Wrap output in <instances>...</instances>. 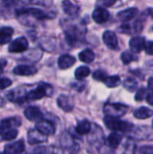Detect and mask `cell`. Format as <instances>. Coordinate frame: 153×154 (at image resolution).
I'll return each mask as SVG.
<instances>
[{"instance_id":"1","label":"cell","mask_w":153,"mask_h":154,"mask_svg":"<svg viewBox=\"0 0 153 154\" xmlns=\"http://www.w3.org/2000/svg\"><path fill=\"white\" fill-rule=\"evenodd\" d=\"M21 120L17 117L4 119L0 123V137L5 141L14 140L18 135L17 126H20Z\"/></svg>"},{"instance_id":"2","label":"cell","mask_w":153,"mask_h":154,"mask_svg":"<svg viewBox=\"0 0 153 154\" xmlns=\"http://www.w3.org/2000/svg\"><path fill=\"white\" fill-rule=\"evenodd\" d=\"M104 123L108 129L113 131H121L124 133H128L131 132L133 128V125L129 122L122 121L118 118L107 116H106V117L104 118Z\"/></svg>"},{"instance_id":"3","label":"cell","mask_w":153,"mask_h":154,"mask_svg":"<svg viewBox=\"0 0 153 154\" xmlns=\"http://www.w3.org/2000/svg\"><path fill=\"white\" fill-rule=\"evenodd\" d=\"M53 93L52 88L47 83H41L35 89L31 90L26 94L27 100H39L44 97H50Z\"/></svg>"},{"instance_id":"4","label":"cell","mask_w":153,"mask_h":154,"mask_svg":"<svg viewBox=\"0 0 153 154\" xmlns=\"http://www.w3.org/2000/svg\"><path fill=\"white\" fill-rule=\"evenodd\" d=\"M128 111V106L124 104L107 103L104 106V113L107 116L119 118L124 116Z\"/></svg>"},{"instance_id":"5","label":"cell","mask_w":153,"mask_h":154,"mask_svg":"<svg viewBox=\"0 0 153 154\" xmlns=\"http://www.w3.org/2000/svg\"><path fill=\"white\" fill-rule=\"evenodd\" d=\"M64 32L66 34V39L70 45H74L78 41H80L81 37L84 36L86 32H82L79 26L75 24H68L64 28Z\"/></svg>"},{"instance_id":"6","label":"cell","mask_w":153,"mask_h":154,"mask_svg":"<svg viewBox=\"0 0 153 154\" xmlns=\"http://www.w3.org/2000/svg\"><path fill=\"white\" fill-rule=\"evenodd\" d=\"M143 27L142 23L140 20L137 21H133V22H127L124 23L123 25L119 27V31L122 33H126V34H137L142 32Z\"/></svg>"},{"instance_id":"7","label":"cell","mask_w":153,"mask_h":154,"mask_svg":"<svg viewBox=\"0 0 153 154\" xmlns=\"http://www.w3.org/2000/svg\"><path fill=\"white\" fill-rule=\"evenodd\" d=\"M17 15L18 16H25V17L27 16V17L33 18L35 20H43L45 18H48L47 14H45L43 11H41V9L32 8V7L18 11Z\"/></svg>"},{"instance_id":"8","label":"cell","mask_w":153,"mask_h":154,"mask_svg":"<svg viewBox=\"0 0 153 154\" xmlns=\"http://www.w3.org/2000/svg\"><path fill=\"white\" fill-rule=\"evenodd\" d=\"M27 49H28V41L24 37H20L14 40L8 47L9 52H13V53L23 52Z\"/></svg>"},{"instance_id":"9","label":"cell","mask_w":153,"mask_h":154,"mask_svg":"<svg viewBox=\"0 0 153 154\" xmlns=\"http://www.w3.org/2000/svg\"><path fill=\"white\" fill-rule=\"evenodd\" d=\"M27 140L30 144H38L47 141V135L41 134L40 131L35 129H31L27 134Z\"/></svg>"},{"instance_id":"10","label":"cell","mask_w":153,"mask_h":154,"mask_svg":"<svg viewBox=\"0 0 153 154\" xmlns=\"http://www.w3.org/2000/svg\"><path fill=\"white\" fill-rule=\"evenodd\" d=\"M104 43L111 50L118 49V39L116 34L112 31H106L103 34Z\"/></svg>"},{"instance_id":"11","label":"cell","mask_w":153,"mask_h":154,"mask_svg":"<svg viewBox=\"0 0 153 154\" xmlns=\"http://www.w3.org/2000/svg\"><path fill=\"white\" fill-rule=\"evenodd\" d=\"M145 45H146L145 39L141 36L133 37L129 42L130 49L133 53H139V52L142 51L145 49Z\"/></svg>"},{"instance_id":"12","label":"cell","mask_w":153,"mask_h":154,"mask_svg":"<svg viewBox=\"0 0 153 154\" xmlns=\"http://www.w3.org/2000/svg\"><path fill=\"white\" fill-rule=\"evenodd\" d=\"M24 116L25 117L33 122H40L43 120V115L41 112V110L36 106H29L24 110Z\"/></svg>"},{"instance_id":"13","label":"cell","mask_w":153,"mask_h":154,"mask_svg":"<svg viewBox=\"0 0 153 154\" xmlns=\"http://www.w3.org/2000/svg\"><path fill=\"white\" fill-rule=\"evenodd\" d=\"M35 128L38 131H40L41 134H43L47 136L54 134V133H55V127H54L53 124L47 120H41V121L38 122L36 124Z\"/></svg>"},{"instance_id":"14","label":"cell","mask_w":153,"mask_h":154,"mask_svg":"<svg viewBox=\"0 0 153 154\" xmlns=\"http://www.w3.org/2000/svg\"><path fill=\"white\" fill-rule=\"evenodd\" d=\"M109 16H110L109 12L106 9L103 8V7H97L96 9L94 10V12L92 14L93 20L97 23H106L108 20Z\"/></svg>"},{"instance_id":"15","label":"cell","mask_w":153,"mask_h":154,"mask_svg":"<svg viewBox=\"0 0 153 154\" xmlns=\"http://www.w3.org/2000/svg\"><path fill=\"white\" fill-rule=\"evenodd\" d=\"M57 103H58V106L66 112L71 111L74 107L73 99L69 96H67V95H60L57 99Z\"/></svg>"},{"instance_id":"16","label":"cell","mask_w":153,"mask_h":154,"mask_svg":"<svg viewBox=\"0 0 153 154\" xmlns=\"http://www.w3.org/2000/svg\"><path fill=\"white\" fill-rule=\"evenodd\" d=\"M137 14H138V9L136 7H131L123 11H120L117 14V18L122 22L127 23L133 20Z\"/></svg>"},{"instance_id":"17","label":"cell","mask_w":153,"mask_h":154,"mask_svg":"<svg viewBox=\"0 0 153 154\" xmlns=\"http://www.w3.org/2000/svg\"><path fill=\"white\" fill-rule=\"evenodd\" d=\"M14 74L18 76H32L37 72V69L34 66L30 65H19L13 70Z\"/></svg>"},{"instance_id":"18","label":"cell","mask_w":153,"mask_h":154,"mask_svg":"<svg viewBox=\"0 0 153 154\" xmlns=\"http://www.w3.org/2000/svg\"><path fill=\"white\" fill-rule=\"evenodd\" d=\"M24 152L23 141H18L12 144H8L5 147V154H22Z\"/></svg>"},{"instance_id":"19","label":"cell","mask_w":153,"mask_h":154,"mask_svg":"<svg viewBox=\"0 0 153 154\" xmlns=\"http://www.w3.org/2000/svg\"><path fill=\"white\" fill-rule=\"evenodd\" d=\"M62 9L65 14H67L68 15H69L70 17H73V18L77 17L78 15L79 10H80V8L78 5H74L69 0H63Z\"/></svg>"},{"instance_id":"20","label":"cell","mask_w":153,"mask_h":154,"mask_svg":"<svg viewBox=\"0 0 153 154\" xmlns=\"http://www.w3.org/2000/svg\"><path fill=\"white\" fill-rule=\"evenodd\" d=\"M76 62V59L69 54L61 55L58 60V65L60 69H67L70 67H72Z\"/></svg>"},{"instance_id":"21","label":"cell","mask_w":153,"mask_h":154,"mask_svg":"<svg viewBox=\"0 0 153 154\" xmlns=\"http://www.w3.org/2000/svg\"><path fill=\"white\" fill-rule=\"evenodd\" d=\"M14 29L11 27L0 28V44H5L11 42Z\"/></svg>"},{"instance_id":"22","label":"cell","mask_w":153,"mask_h":154,"mask_svg":"<svg viewBox=\"0 0 153 154\" xmlns=\"http://www.w3.org/2000/svg\"><path fill=\"white\" fill-rule=\"evenodd\" d=\"M133 116L137 119H147V118L152 116L153 111L151 109L148 108V107L142 106V107H139V108L134 110Z\"/></svg>"},{"instance_id":"23","label":"cell","mask_w":153,"mask_h":154,"mask_svg":"<svg viewBox=\"0 0 153 154\" xmlns=\"http://www.w3.org/2000/svg\"><path fill=\"white\" fill-rule=\"evenodd\" d=\"M75 130H76L78 134H80V135L87 134L91 131V124L89 123V121H87L86 119L79 121L76 126Z\"/></svg>"},{"instance_id":"24","label":"cell","mask_w":153,"mask_h":154,"mask_svg":"<svg viewBox=\"0 0 153 154\" xmlns=\"http://www.w3.org/2000/svg\"><path fill=\"white\" fill-rule=\"evenodd\" d=\"M122 143V136L119 134L112 133L106 139L107 145L112 149H116Z\"/></svg>"},{"instance_id":"25","label":"cell","mask_w":153,"mask_h":154,"mask_svg":"<svg viewBox=\"0 0 153 154\" xmlns=\"http://www.w3.org/2000/svg\"><path fill=\"white\" fill-rule=\"evenodd\" d=\"M78 58L84 63H91L95 60V53L90 49H86L78 54Z\"/></svg>"},{"instance_id":"26","label":"cell","mask_w":153,"mask_h":154,"mask_svg":"<svg viewBox=\"0 0 153 154\" xmlns=\"http://www.w3.org/2000/svg\"><path fill=\"white\" fill-rule=\"evenodd\" d=\"M7 97H8V99L10 101L16 102V103H23L24 100H27L26 99V94L23 95L21 93V91L18 90V89L9 92L8 95H7Z\"/></svg>"},{"instance_id":"27","label":"cell","mask_w":153,"mask_h":154,"mask_svg":"<svg viewBox=\"0 0 153 154\" xmlns=\"http://www.w3.org/2000/svg\"><path fill=\"white\" fill-rule=\"evenodd\" d=\"M136 137L139 139H145L151 141V139H153V133H151V130L148 127H142L139 128L136 132Z\"/></svg>"},{"instance_id":"28","label":"cell","mask_w":153,"mask_h":154,"mask_svg":"<svg viewBox=\"0 0 153 154\" xmlns=\"http://www.w3.org/2000/svg\"><path fill=\"white\" fill-rule=\"evenodd\" d=\"M89 74H90V69H89L88 67H87V66L78 67V68L75 70V77H76V79H78V80L86 79Z\"/></svg>"},{"instance_id":"29","label":"cell","mask_w":153,"mask_h":154,"mask_svg":"<svg viewBox=\"0 0 153 154\" xmlns=\"http://www.w3.org/2000/svg\"><path fill=\"white\" fill-rule=\"evenodd\" d=\"M123 85H124V88L125 89H127L128 91H131V92H134L138 88V82L136 79H134L133 78L126 79L124 81Z\"/></svg>"},{"instance_id":"30","label":"cell","mask_w":153,"mask_h":154,"mask_svg":"<svg viewBox=\"0 0 153 154\" xmlns=\"http://www.w3.org/2000/svg\"><path fill=\"white\" fill-rule=\"evenodd\" d=\"M104 82L106 85V87H108V88H116L121 84V79L119 76L115 75V76L107 77Z\"/></svg>"},{"instance_id":"31","label":"cell","mask_w":153,"mask_h":154,"mask_svg":"<svg viewBox=\"0 0 153 154\" xmlns=\"http://www.w3.org/2000/svg\"><path fill=\"white\" fill-rule=\"evenodd\" d=\"M121 60L122 61L124 62V64H129L131 63L132 61H134V60H137V57L134 55V53L133 51H124L121 55Z\"/></svg>"},{"instance_id":"32","label":"cell","mask_w":153,"mask_h":154,"mask_svg":"<svg viewBox=\"0 0 153 154\" xmlns=\"http://www.w3.org/2000/svg\"><path fill=\"white\" fill-rule=\"evenodd\" d=\"M124 153L123 154H134L136 152V144H135V142L129 138L127 140V142L125 143V145H124Z\"/></svg>"},{"instance_id":"33","label":"cell","mask_w":153,"mask_h":154,"mask_svg":"<svg viewBox=\"0 0 153 154\" xmlns=\"http://www.w3.org/2000/svg\"><path fill=\"white\" fill-rule=\"evenodd\" d=\"M93 78H94V79L98 80V81H105L106 79V78H107V74H106V71L98 69V70L94 72Z\"/></svg>"},{"instance_id":"34","label":"cell","mask_w":153,"mask_h":154,"mask_svg":"<svg viewBox=\"0 0 153 154\" xmlns=\"http://www.w3.org/2000/svg\"><path fill=\"white\" fill-rule=\"evenodd\" d=\"M147 95H148L147 89H146L145 88H140V89L137 91V93H136V95H135V100H136V101H142V100H143L145 97H147Z\"/></svg>"},{"instance_id":"35","label":"cell","mask_w":153,"mask_h":154,"mask_svg":"<svg viewBox=\"0 0 153 154\" xmlns=\"http://www.w3.org/2000/svg\"><path fill=\"white\" fill-rule=\"evenodd\" d=\"M139 154H153V146H142L138 150Z\"/></svg>"},{"instance_id":"36","label":"cell","mask_w":153,"mask_h":154,"mask_svg":"<svg viewBox=\"0 0 153 154\" xmlns=\"http://www.w3.org/2000/svg\"><path fill=\"white\" fill-rule=\"evenodd\" d=\"M11 85H12V81L9 79H6V78L0 79V89H5L10 87Z\"/></svg>"},{"instance_id":"37","label":"cell","mask_w":153,"mask_h":154,"mask_svg":"<svg viewBox=\"0 0 153 154\" xmlns=\"http://www.w3.org/2000/svg\"><path fill=\"white\" fill-rule=\"evenodd\" d=\"M116 0H97V4L101 6L109 7L115 4Z\"/></svg>"},{"instance_id":"38","label":"cell","mask_w":153,"mask_h":154,"mask_svg":"<svg viewBox=\"0 0 153 154\" xmlns=\"http://www.w3.org/2000/svg\"><path fill=\"white\" fill-rule=\"evenodd\" d=\"M145 51L149 54V55H153V41L146 42L145 45Z\"/></svg>"},{"instance_id":"39","label":"cell","mask_w":153,"mask_h":154,"mask_svg":"<svg viewBox=\"0 0 153 154\" xmlns=\"http://www.w3.org/2000/svg\"><path fill=\"white\" fill-rule=\"evenodd\" d=\"M146 100H147L148 104H150L151 106H153V91L148 93L147 97H146Z\"/></svg>"},{"instance_id":"40","label":"cell","mask_w":153,"mask_h":154,"mask_svg":"<svg viewBox=\"0 0 153 154\" xmlns=\"http://www.w3.org/2000/svg\"><path fill=\"white\" fill-rule=\"evenodd\" d=\"M148 88L153 91V78H150L148 80Z\"/></svg>"},{"instance_id":"41","label":"cell","mask_w":153,"mask_h":154,"mask_svg":"<svg viewBox=\"0 0 153 154\" xmlns=\"http://www.w3.org/2000/svg\"><path fill=\"white\" fill-rule=\"evenodd\" d=\"M5 61H2V60H0V73H2L3 72V70H4V67L5 66Z\"/></svg>"},{"instance_id":"42","label":"cell","mask_w":153,"mask_h":154,"mask_svg":"<svg viewBox=\"0 0 153 154\" xmlns=\"http://www.w3.org/2000/svg\"><path fill=\"white\" fill-rule=\"evenodd\" d=\"M149 12H150L151 15L153 17V9H150V10H149Z\"/></svg>"},{"instance_id":"43","label":"cell","mask_w":153,"mask_h":154,"mask_svg":"<svg viewBox=\"0 0 153 154\" xmlns=\"http://www.w3.org/2000/svg\"><path fill=\"white\" fill-rule=\"evenodd\" d=\"M152 29H153V27H152Z\"/></svg>"}]
</instances>
